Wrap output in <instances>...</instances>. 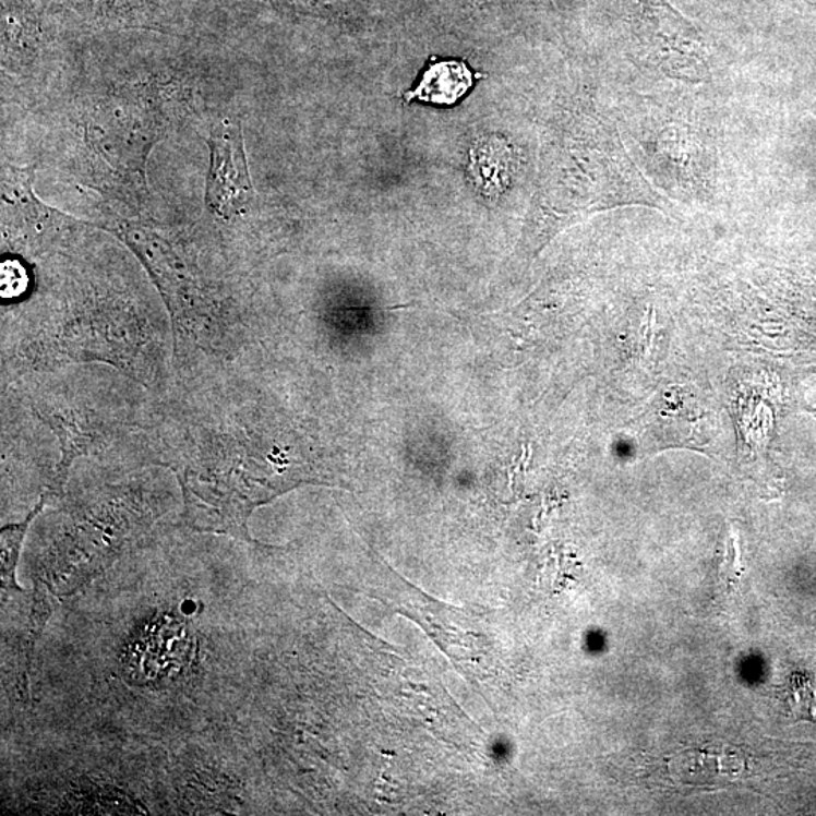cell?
<instances>
[{
    "mask_svg": "<svg viewBox=\"0 0 816 816\" xmlns=\"http://www.w3.org/2000/svg\"><path fill=\"white\" fill-rule=\"evenodd\" d=\"M794 709L796 716L802 717L806 713L807 720H814L816 717V688L809 684H799L795 686Z\"/></svg>",
    "mask_w": 816,
    "mask_h": 816,
    "instance_id": "cell-6",
    "label": "cell"
},
{
    "mask_svg": "<svg viewBox=\"0 0 816 816\" xmlns=\"http://www.w3.org/2000/svg\"><path fill=\"white\" fill-rule=\"evenodd\" d=\"M211 170L206 200L221 215L238 214L253 197L241 128L235 121H221L211 132Z\"/></svg>",
    "mask_w": 816,
    "mask_h": 816,
    "instance_id": "cell-2",
    "label": "cell"
},
{
    "mask_svg": "<svg viewBox=\"0 0 816 816\" xmlns=\"http://www.w3.org/2000/svg\"><path fill=\"white\" fill-rule=\"evenodd\" d=\"M481 74L473 73L468 62L461 60H435L431 57L413 88L404 94V100L423 101L435 106H453L472 88Z\"/></svg>",
    "mask_w": 816,
    "mask_h": 816,
    "instance_id": "cell-3",
    "label": "cell"
},
{
    "mask_svg": "<svg viewBox=\"0 0 816 816\" xmlns=\"http://www.w3.org/2000/svg\"><path fill=\"white\" fill-rule=\"evenodd\" d=\"M29 521L21 525V527L3 529V544H2V591H23L21 587L15 583V567H17L19 561V549L23 536H25L26 527Z\"/></svg>",
    "mask_w": 816,
    "mask_h": 816,
    "instance_id": "cell-4",
    "label": "cell"
},
{
    "mask_svg": "<svg viewBox=\"0 0 816 816\" xmlns=\"http://www.w3.org/2000/svg\"><path fill=\"white\" fill-rule=\"evenodd\" d=\"M398 591L396 595L401 599L395 605V612H401L421 625L454 662L465 664L466 673L481 679L494 674L492 638L481 629L480 619L475 622V615L460 608H449L425 598L423 591L408 583Z\"/></svg>",
    "mask_w": 816,
    "mask_h": 816,
    "instance_id": "cell-1",
    "label": "cell"
},
{
    "mask_svg": "<svg viewBox=\"0 0 816 816\" xmlns=\"http://www.w3.org/2000/svg\"><path fill=\"white\" fill-rule=\"evenodd\" d=\"M741 572V559H740V543H737V533L733 536L728 544V555H725L723 567H721L720 579L725 587L735 586L740 580Z\"/></svg>",
    "mask_w": 816,
    "mask_h": 816,
    "instance_id": "cell-5",
    "label": "cell"
}]
</instances>
